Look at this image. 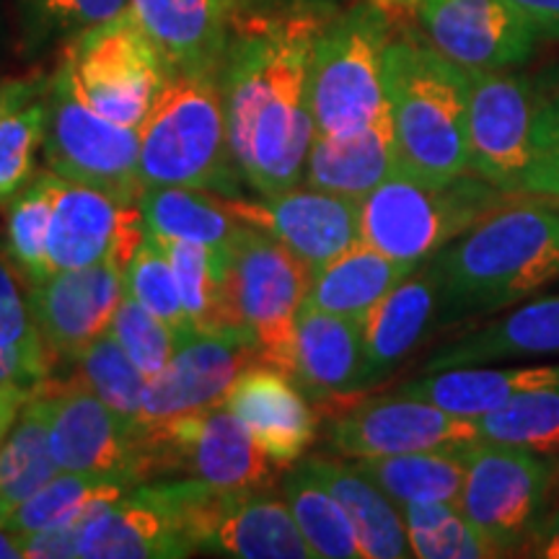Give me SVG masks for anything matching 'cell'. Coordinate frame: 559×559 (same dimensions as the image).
<instances>
[{"instance_id": "6da1fadb", "label": "cell", "mask_w": 559, "mask_h": 559, "mask_svg": "<svg viewBox=\"0 0 559 559\" xmlns=\"http://www.w3.org/2000/svg\"><path fill=\"white\" fill-rule=\"evenodd\" d=\"M321 26L317 13L296 11L230 32L223 104L236 164L257 194L288 192L304 181L317 138L309 75Z\"/></svg>"}, {"instance_id": "7a4b0ae2", "label": "cell", "mask_w": 559, "mask_h": 559, "mask_svg": "<svg viewBox=\"0 0 559 559\" xmlns=\"http://www.w3.org/2000/svg\"><path fill=\"white\" fill-rule=\"evenodd\" d=\"M428 264L440 285L443 321L534 298L559 280V200L515 198Z\"/></svg>"}, {"instance_id": "3957f363", "label": "cell", "mask_w": 559, "mask_h": 559, "mask_svg": "<svg viewBox=\"0 0 559 559\" xmlns=\"http://www.w3.org/2000/svg\"><path fill=\"white\" fill-rule=\"evenodd\" d=\"M383 81L404 177L438 187L469 174L466 70L428 41L400 37L386 47Z\"/></svg>"}, {"instance_id": "277c9868", "label": "cell", "mask_w": 559, "mask_h": 559, "mask_svg": "<svg viewBox=\"0 0 559 559\" xmlns=\"http://www.w3.org/2000/svg\"><path fill=\"white\" fill-rule=\"evenodd\" d=\"M140 181L239 198L221 75H171L140 124Z\"/></svg>"}, {"instance_id": "5b68a950", "label": "cell", "mask_w": 559, "mask_h": 559, "mask_svg": "<svg viewBox=\"0 0 559 559\" xmlns=\"http://www.w3.org/2000/svg\"><path fill=\"white\" fill-rule=\"evenodd\" d=\"M513 200L472 171L438 187L396 174L360 200V241L425 264Z\"/></svg>"}, {"instance_id": "8992f818", "label": "cell", "mask_w": 559, "mask_h": 559, "mask_svg": "<svg viewBox=\"0 0 559 559\" xmlns=\"http://www.w3.org/2000/svg\"><path fill=\"white\" fill-rule=\"evenodd\" d=\"M171 75L169 60L128 11L62 45L52 79L107 120L140 130Z\"/></svg>"}, {"instance_id": "52a82bcc", "label": "cell", "mask_w": 559, "mask_h": 559, "mask_svg": "<svg viewBox=\"0 0 559 559\" xmlns=\"http://www.w3.org/2000/svg\"><path fill=\"white\" fill-rule=\"evenodd\" d=\"M389 21L373 3L321 26L311 55L309 96L317 135H355L389 111L383 60Z\"/></svg>"}, {"instance_id": "ba28073f", "label": "cell", "mask_w": 559, "mask_h": 559, "mask_svg": "<svg viewBox=\"0 0 559 559\" xmlns=\"http://www.w3.org/2000/svg\"><path fill=\"white\" fill-rule=\"evenodd\" d=\"M313 270L264 230H239L226 264V290L241 330L254 340L262 366L296 381V319Z\"/></svg>"}, {"instance_id": "9c48e42d", "label": "cell", "mask_w": 559, "mask_h": 559, "mask_svg": "<svg viewBox=\"0 0 559 559\" xmlns=\"http://www.w3.org/2000/svg\"><path fill=\"white\" fill-rule=\"evenodd\" d=\"M549 453L477 440L466 449V479L459 510L487 536L500 557L536 536L555 485Z\"/></svg>"}, {"instance_id": "30bf717a", "label": "cell", "mask_w": 559, "mask_h": 559, "mask_svg": "<svg viewBox=\"0 0 559 559\" xmlns=\"http://www.w3.org/2000/svg\"><path fill=\"white\" fill-rule=\"evenodd\" d=\"M47 135L41 145L47 171L96 187L124 202H140V130L111 122L50 79Z\"/></svg>"}, {"instance_id": "8fae6325", "label": "cell", "mask_w": 559, "mask_h": 559, "mask_svg": "<svg viewBox=\"0 0 559 559\" xmlns=\"http://www.w3.org/2000/svg\"><path fill=\"white\" fill-rule=\"evenodd\" d=\"M153 474L187 472L215 489H264L275 461L226 404L143 430Z\"/></svg>"}, {"instance_id": "7c38bea8", "label": "cell", "mask_w": 559, "mask_h": 559, "mask_svg": "<svg viewBox=\"0 0 559 559\" xmlns=\"http://www.w3.org/2000/svg\"><path fill=\"white\" fill-rule=\"evenodd\" d=\"M198 479L135 485L79 526V557L177 559L190 557L187 510Z\"/></svg>"}, {"instance_id": "4fadbf2b", "label": "cell", "mask_w": 559, "mask_h": 559, "mask_svg": "<svg viewBox=\"0 0 559 559\" xmlns=\"http://www.w3.org/2000/svg\"><path fill=\"white\" fill-rule=\"evenodd\" d=\"M187 536L194 549L234 559H317L288 502L262 489H215L198 479Z\"/></svg>"}, {"instance_id": "5bb4252c", "label": "cell", "mask_w": 559, "mask_h": 559, "mask_svg": "<svg viewBox=\"0 0 559 559\" xmlns=\"http://www.w3.org/2000/svg\"><path fill=\"white\" fill-rule=\"evenodd\" d=\"M466 75L472 174L510 198H526L523 179L534 156L539 99L521 75L502 70H466Z\"/></svg>"}, {"instance_id": "9a60e30c", "label": "cell", "mask_w": 559, "mask_h": 559, "mask_svg": "<svg viewBox=\"0 0 559 559\" xmlns=\"http://www.w3.org/2000/svg\"><path fill=\"white\" fill-rule=\"evenodd\" d=\"M45 391V386H41ZM50 445L60 472L107 474L140 485L153 477L143 432L115 415L86 383L47 394Z\"/></svg>"}, {"instance_id": "2e32d148", "label": "cell", "mask_w": 559, "mask_h": 559, "mask_svg": "<svg viewBox=\"0 0 559 559\" xmlns=\"http://www.w3.org/2000/svg\"><path fill=\"white\" fill-rule=\"evenodd\" d=\"M143 241L145 223L140 202L117 200L96 187L60 179L55 174L47 239L52 275L99 262H115L128 270L132 254Z\"/></svg>"}, {"instance_id": "e0dca14e", "label": "cell", "mask_w": 559, "mask_h": 559, "mask_svg": "<svg viewBox=\"0 0 559 559\" xmlns=\"http://www.w3.org/2000/svg\"><path fill=\"white\" fill-rule=\"evenodd\" d=\"M477 440H481L477 419L451 415L436 404L404 394L355 404L334 419L330 430L332 449L349 459L459 449Z\"/></svg>"}, {"instance_id": "ac0fdd59", "label": "cell", "mask_w": 559, "mask_h": 559, "mask_svg": "<svg viewBox=\"0 0 559 559\" xmlns=\"http://www.w3.org/2000/svg\"><path fill=\"white\" fill-rule=\"evenodd\" d=\"M251 366L262 362L247 332L192 334L177 342L169 368L145 389L140 432L174 417L226 404L230 386Z\"/></svg>"}, {"instance_id": "d6986e66", "label": "cell", "mask_w": 559, "mask_h": 559, "mask_svg": "<svg viewBox=\"0 0 559 559\" xmlns=\"http://www.w3.org/2000/svg\"><path fill=\"white\" fill-rule=\"evenodd\" d=\"M428 41L464 70H506L534 52L536 34L510 0H417Z\"/></svg>"}, {"instance_id": "ffe728a7", "label": "cell", "mask_w": 559, "mask_h": 559, "mask_svg": "<svg viewBox=\"0 0 559 559\" xmlns=\"http://www.w3.org/2000/svg\"><path fill=\"white\" fill-rule=\"evenodd\" d=\"M223 198V194H221ZM234 218L285 243L311 270L332 262L360 241V200L321 190L262 194V200L223 198Z\"/></svg>"}, {"instance_id": "44dd1931", "label": "cell", "mask_w": 559, "mask_h": 559, "mask_svg": "<svg viewBox=\"0 0 559 559\" xmlns=\"http://www.w3.org/2000/svg\"><path fill=\"white\" fill-rule=\"evenodd\" d=\"M124 298V270L115 262L60 270L32 285L29 306L50 355L75 360L91 342L109 332Z\"/></svg>"}, {"instance_id": "7402d4cb", "label": "cell", "mask_w": 559, "mask_h": 559, "mask_svg": "<svg viewBox=\"0 0 559 559\" xmlns=\"http://www.w3.org/2000/svg\"><path fill=\"white\" fill-rule=\"evenodd\" d=\"M226 407L247 425L260 449L277 466H288L317 438V415L290 376L270 366H251L236 379Z\"/></svg>"}, {"instance_id": "603a6c76", "label": "cell", "mask_w": 559, "mask_h": 559, "mask_svg": "<svg viewBox=\"0 0 559 559\" xmlns=\"http://www.w3.org/2000/svg\"><path fill=\"white\" fill-rule=\"evenodd\" d=\"M443 321L440 285L428 262L362 319L360 391L386 381Z\"/></svg>"}, {"instance_id": "cb8c5ba5", "label": "cell", "mask_w": 559, "mask_h": 559, "mask_svg": "<svg viewBox=\"0 0 559 559\" xmlns=\"http://www.w3.org/2000/svg\"><path fill=\"white\" fill-rule=\"evenodd\" d=\"M174 73L221 75L230 41L228 0H130Z\"/></svg>"}, {"instance_id": "d4e9b609", "label": "cell", "mask_w": 559, "mask_h": 559, "mask_svg": "<svg viewBox=\"0 0 559 559\" xmlns=\"http://www.w3.org/2000/svg\"><path fill=\"white\" fill-rule=\"evenodd\" d=\"M559 391V362L547 366H464L425 370L423 376L402 383L394 394L415 396L459 417L477 419L502 407L510 400Z\"/></svg>"}, {"instance_id": "484cf974", "label": "cell", "mask_w": 559, "mask_h": 559, "mask_svg": "<svg viewBox=\"0 0 559 559\" xmlns=\"http://www.w3.org/2000/svg\"><path fill=\"white\" fill-rule=\"evenodd\" d=\"M549 355H559V296L528 300L506 317L453 340L430 355L425 370L539 360Z\"/></svg>"}, {"instance_id": "4316f807", "label": "cell", "mask_w": 559, "mask_h": 559, "mask_svg": "<svg viewBox=\"0 0 559 559\" xmlns=\"http://www.w3.org/2000/svg\"><path fill=\"white\" fill-rule=\"evenodd\" d=\"M402 174L391 111L355 135H317L306 160V187L362 200Z\"/></svg>"}, {"instance_id": "83f0119b", "label": "cell", "mask_w": 559, "mask_h": 559, "mask_svg": "<svg viewBox=\"0 0 559 559\" xmlns=\"http://www.w3.org/2000/svg\"><path fill=\"white\" fill-rule=\"evenodd\" d=\"M362 379V321L311 309L296 319V383L313 396L353 394Z\"/></svg>"}, {"instance_id": "f1b7e54d", "label": "cell", "mask_w": 559, "mask_h": 559, "mask_svg": "<svg viewBox=\"0 0 559 559\" xmlns=\"http://www.w3.org/2000/svg\"><path fill=\"white\" fill-rule=\"evenodd\" d=\"M419 267L423 264L394 260L370 243L358 241L313 270L306 306L362 321Z\"/></svg>"}, {"instance_id": "f546056e", "label": "cell", "mask_w": 559, "mask_h": 559, "mask_svg": "<svg viewBox=\"0 0 559 559\" xmlns=\"http://www.w3.org/2000/svg\"><path fill=\"white\" fill-rule=\"evenodd\" d=\"M140 210L145 234L164 241L200 243L210 251L215 267L226 275L230 247L243 223L230 215L221 194L185 187H145L140 194Z\"/></svg>"}, {"instance_id": "4dcf8cb0", "label": "cell", "mask_w": 559, "mask_h": 559, "mask_svg": "<svg viewBox=\"0 0 559 559\" xmlns=\"http://www.w3.org/2000/svg\"><path fill=\"white\" fill-rule=\"evenodd\" d=\"M304 464L345 508L358 534L362 559L412 557L402 510L373 479H368L355 464L330 459H309Z\"/></svg>"}, {"instance_id": "1f68e13d", "label": "cell", "mask_w": 559, "mask_h": 559, "mask_svg": "<svg viewBox=\"0 0 559 559\" xmlns=\"http://www.w3.org/2000/svg\"><path fill=\"white\" fill-rule=\"evenodd\" d=\"M466 449H436L394 453V456L355 459V466L373 479L396 506H459L466 479Z\"/></svg>"}, {"instance_id": "d6a6232c", "label": "cell", "mask_w": 559, "mask_h": 559, "mask_svg": "<svg viewBox=\"0 0 559 559\" xmlns=\"http://www.w3.org/2000/svg\"><path fill=\"white\" fill-rule=\"evenodd\" d=\"M45 386V383H41ZM41 386L21 407L16 423L0 443V500L3 523L26 498L60 472L50 445V412Z\"/></svg>"}, {"instance_id": "836d02e7", "label": "cell", "mask_w": 559, "mask_h": 559, "mask_svg": "<svg viewBox=\"0 0 559 559\" xmlns=\"http://www.w3.org/2000/svg\"><path fill=\"white\" fill-rule=\"evenodd\" d=\"M132 487H135L132 481L107 477V474L58 472L45 487H39L32 498L13 510L5 526L21 534L81 526L96 510L120 500Z\"/></svg>"}, {"instance_id": "e575fe53", "label": "cell", "mask_w": 559, "mask_h": 559, "mask_svg": "<svg viewBox=\"0 0 559 559\" xmlns=\"http://www.w3.org/2000/svg\"><path fill=\"white\" fill-rule=\"evenodd\" d=\"M285 502L300 534L317 559H362V549L353 521L340 500L313 477L309 466L290 472L283 479Z\"/></svg>"}, {"instance_id": "d590c367", "label": "cell", "mask_w": 559, "mask_h": 559, "mask_svg": "<svg viewBox=\"0 0 559 559\" xmlns=\"http://www.w3.org/2000/svg\"><path fill=\"white\" fill-rule=\"evenodd\" d=\"M156 241L169 254L174 275H177L181 304H185L192 330L198 334L228 330L243 332L234 309H230L226 275L215 267L210 251L192 241Z\"/></svg>"}, {"instance_id": "8d00e7d4", "label": "cell", "mask_w": 559, "mask_h": 559, "mask_svg": "<svg viewBox=\"0 0 559 559\" xmlns=\"http://www.w3.org/2000/svg\"><path fill=\"white\" fill-rule=\"evenodd\" d=\"M52 190L55 174H39L37 179H32L11 200L9 215H5V254H9L13 267L29 280V285L45 283L52 275L50 254H47L52 221Z\"/></svg>"}, {"instance_id": "74e56055", "label": "cell", "mask_w": 559, "mask_h": 559, "mask_svg": "<svg viewBox=\"0 0 559 559\" xmlns=\"http://www.w3.org/2000/svg\"><path fill=\"white\" fill-rule=\"evenodd\" d=\"M130 11V0H19L21 45L41 55Z\"/></svg>"}, {"instance_id": "f35d334b", "label": "cell", "mask_w": 559, "mask_h": 559, "mask_svg": "<svg viewBox=\"0 0 559 559\" xmlns=\"http://www.w3.org/2000/svg\"><path fill=\"white\" fill-rule=\"evenodd\" d=\"M412 557L419 559H485L500 557L498 549L459 506L430 502V506H400Z\"/></svg>"}, {"instance_id": "ab89813d", "label": "cell", "mask_w": 559, "mask_h": 559, "mask_svg": "<svg viewBox=\"0 0 559 559\" xmlns=\"http://www.w3.org/2000/svg\"><path fill=\"white\" fill-rule=\"evenodd\" d=\"M73 362L81 370V381L115 415H120L130 428L140 432L148 379L140 373V368L130 360L120 342L111 337V332H104L99 340L91 342Z\"/></svg>"}, {"instance_id": "60d3db41", "label": "cell", "mask_w": 559, "mask_h": 559, "mask_svg": "<svg viewBox=\"0 0 559 559\" xmlns=\"http://www.w3.org/2000/svg\"><path fill=\"white\" fill-rule=\"evenodd\" d=\"M477 428L479 438L487 443L559 453V391H536L510 400L477 417Z\"/></svg>"}, {"instance_id": "b9f144b4", "label": "cell", "mask_w": 559, "mask_h": 559, "mask_svg": "<svg viewBox=\"0 0 559 559\" xmlns=\"http://www.w3.org/2000/svg\"><path fill=\"white\" fill-rule=\"evenodd\" d=\"M124 293L135 298L138 304H143L151 313H156L160 321H166L177 342L198 334L187 319L185 304H181L169 254L148 234L124 270Z\"/></svg>"}, {"instance_id": "7bdbcfd3", "label": "cell", "mask_w": 559, "mask_h": 559, "mask_svg": "<svg viewBox=\"0 0 559 559\" xmlns=\"http://www.w3.org/2000/svg\"><path fill=\"white\" fill-rule=\"evenodd\" d=\"M50 88V86H47ZM47 91L0 120V205L11 202L34 179V166L47 135Z\"/></svg>"}, {"instance_id": "ee69618b", "label": "cell", "mask_w": 559, "mask_h": 559, "mask_svg": "<svg viewBox=\"0 0 559 559\" xmlns=\"http://www.w3.org/2000/svg\"><path fill=\"white\" fill-rule=\"evenodd\" d=\"M109 332L148 381L158 379L177 353V337L169 324L151 313L143 304H138L135 298H130L128 293L117 306Z\"/></svg>"}, {"instance_id": "f6af8a7d", "label": "cell", "mask_w": 559, "mask_h": 559, "mask_svg": "<svg viewBox=\"0 0 559 559\" xmlns=\"http://www.w3.org/2000/svg\"><path fill=\"white\" fill-rule=\"evenodd\" d=\"M523 194L559 200V94L536 111L534 156L523 179Z\"/></svg>"}, {"instance_id": "bcb514c9", "label": "cell", "mask_w": 559, "mask_h": 559, "mask_svg": "<svg viewBox=\"0 0 559 559\" xmlns=\"http://www.w3.org/2000/svg\"><path fill=\"white\" fill-rule=\"evenodd\" d=\"M0 345H13L37 355H50L34 324L29 296L19 288L9 262L0 257Z\"/></svg>"}, {"instance_id": "7dc6e473", "label": "cell", "mask_w": 559, "mask_h": 559, "mask_svg": "<svg viewBox=\"0 0 559 559\" xmlns=\"http://www.w3.org/2000/svg\"><path fill=\"white\" fill-rule=\"evenodd\" d=\"M50 373V355L0 345V386L39 389Z\"/></svg>"}, {"instance_id": "c3c4849f", "label": "cell", "mask_w": 559, "mask_h": 559, "mask_svg": "<svg viewBox=\"0 0 559 559\" xmlns=\"http://www.w3.org/2000/svg\"><path fill=\"white\" fill-rule=\"evenodd\" d=\"M79 557V526L24 534V559Z\"/></svg>"}, {"instance_id": "681fc988", "label": "cell", "mask_w": 559, "mask_h": 559, "mask_svg": "<svg viewBox=\"0 0 559 559\" xmlns=\"http://www.w3.org/2000/svg\"><path fill=\"white\" fill-rule=\"evenodd\" d=\"M50 81L47 79H11L0 81V120L13 115V111L26 107V104L39 99Z\"/></svg>"}, {"instance_id": "f907efd6", "label": "cell", "mask_w": 559, "mask_h": 559, "mask_svg": "<svg viewBox=\"0 0 559 559\" xmlns=\"http://www.w3.org/2000/svg\"><path fill=\"white\" fill-rule=\"evenodd\" d=\"M539 37L559 39V0H510Z\"/></svg>"}, {"instance_id": "816d5d0a", "label": "cell", "mask_w": 559, "mask_h": 559, "mask_svg": "<svg viewBox=\"0 0 559 559\" xmlns=\"http://www.w3.org/2000/svg\"><path fill=\"white\" fill-rule=\"evenodd\" d=\"M34 391L21 389V386H0V443H3L5 436H9V430L13 428V423H16L21 407H24L26 400H29Z\"/></svg>"}, {"instance_id": "f5cc1de1", "label": "cell", "mask_w": 559, "mask_h": 559, "mask_svg": "<svg viewBox=\"0 0 559 559\" xmlns=\"http://www.w3.org/2000/svg\"><path fill=\"white\" fill-rule=\"evenodd\" d=\"M534 555L544 559H559V510L542 526L539 544H536Z\"/></svg>"}, {"instance_id": "db71d44e", "label": "cell", "mask_w": 559, "mask_h": 559, "mask_svg": "<svg viewBox=\"0 0 559 559\" xmlns=\"http://www.w3.org/2000/svg\"><path fill=\"white\" fill-rule=\"evenodd\" d=\"M0 559H24V534L0 523Z\"/></svg>"}, {"instance_id": "11a10c76", "label": "cell", "mask_w": 559, "mask_h": 559, "mask_svg": "<svg viewBox=\"0 0 559 559\" xmlns=\"http://www.w3.org/2000/svg\"><path fill=\"white\" fill-rule=\"evenodd\" d=\"M386 3H394V5H417V0H386Z\"/></svg>"}, {"instance_id": "9f6ffc18", "label": "cell", "mask_w": 559, "mask_h": 559, "mask_svg": "<svg viewBox=\"0 0 559 559\" xmlns=\"http://www.w3.org/2000/svg\"><path fill=\"white\" fill-rule=\"evenodd\" d=\"M230 3V9H236V5H241V3H247V0H228Z\"/></svg>"}, {"instance_id": "6f0895ef", "label": "cell", "mask_w": 559, "mask_h": 559, "mask_svg": "<svg viewBox=\"0 0 559 559\" xmlns=\"http://www.w3.org/2000/svg\"><path fill=\"white\" fill-rule=\"evenodd\" d=\"M0 523H3V500H0Z\"/></svg>"}]
</instances>
